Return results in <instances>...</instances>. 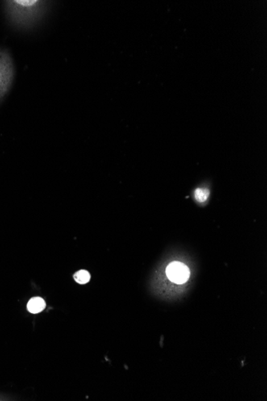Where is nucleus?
I'll return each mask as SVG.
<instances>
[{
	"label": "nucleus",
	"instance_id": "obj_1",
	"mask_svg": "<svg viewBox=\"0 0 267 401\" xmlns=\"http://www.w3.org/2000/svg\"><path fill=\"white\" fill-rule=\"evenodd\" d=\"M4 12L10 25L18 30H29L44 17L51 2L38 0L3 1Z\"/></svg>",
	"mask_w": 267,
	"mask_h": 401
},
{
	"label": "nucleus",
	"instance_id": "obj_2",
	"mask_svg": "<svg viewBox=\"0 0 267 401\" xmlns=\"http://www.w3.org/2000/svg\"><path fill=\"white\" fill-rule=\"evenodd\" d=\"M14 62L8 50L0 48V101L8 93L14 81Z\"/></svg>",
	"mask_w": 267,
	"mask_h": 401
},
{
	"label": "nucleus",
	"instance_id": "obj_3",
	"mask_svg": "<svg viewBox=\"0 0 267 401\" xmlns=\"http://www.w3.org/2000/svg\"><path fill=\"white\" fill-rule=\"evenodd\" d=\"M167 275L174 283L181 284L187 280L190 276V271L183 264L173 262L167 268Z\"/></svg>",
	"mask_w": 267,
	"mask_h": 401
},
{
	"label": "nucleus",
	"instance_id": "obj_4",
	"mask_svg": "<svg viewBox=\"0 0 267 401\" xmlns=\"http://www.w3.org/2000/svg\"><path fill=\"white\" fill-rule=\"evenodd\" d=\"M46 307L44 299L41 297H34L29 300L27 310L31 313L37 314L42 312Z\"/></svg>",
	"mask_w": 267,
	"mask_h": 401
},
{
	"label": "nucleus",
	"instance_id": "obj_5",
	"mask_svg": "<svg viewBox=\"0 0 267 401\" xmlns=\"http://www.w3.org/2000/svg\"><path fill=\"white\" fill-rule=\"evenodd\" d=\"M74 279L80 284H85L90 280V273L86 270H80L74 275Z\"/></svg>",
	"mask_w": 267,
	"mask_h": 401
},
{
	"label": "nucleus",
	"instance_id": "obj_6",
	"mask_svg": "<svg viewBox=\"0 0 267 401\" xmlns=\"http://www.w3.org/2000/svg\"><path fill=\"white\" fill-rule=\"evenodd\" d=\"M209 194H210V192L206 188H198L194 192V196L198 202H204L206 201V199L208 198Z\"/></svg>",
	"mask_w": 267,
	"mask_h": 401
}]
</instances>
